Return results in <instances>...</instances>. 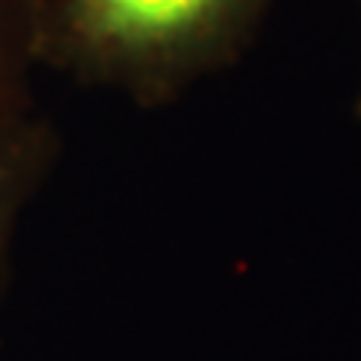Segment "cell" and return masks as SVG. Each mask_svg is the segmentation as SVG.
<instances>
[{"instance_id":"1","label":"cell","mask_w":361,"mask_h":361,"mask_svg":"<svg viewBox=\"0 0 361 361\" xmlns=\"http://www.w3.org/2000/svg\"><path fill=\"white\" fill-rule=\"evenodd\" d=\"M268 9L271 0H49L37 61L160 106L229 66Z\"/></svg>"},{"instance_id":"2","label":"cell","mask_w":361,"mask_h":361,"mask_svg":"<svg viewBox=\"0 0 361 361\" xmlns=\"http://www.w3.org/2000/svg\"><path fill=\"white\" fill-rule=\"evenodd\" d=\"M58 139L37 109L0 118V280L9 262L21 214L49 175Z\"/></svg>"},{"instance_id":"3","label":"cell","mask_w":361,"mask_h":361,"mask_svg":"<svg viewBox=\"0 0 361 361\" xmlns=\"http://www.w3.org/2000/svg\"><path fill=\"white\" fill-rule=\"evenodd\" d=\"M37 63V27L27 0H0V118L33 109L30 73Z\"/></svg>"},{"instance_id":"4","label":"cell","mask_w":361,"mask_h":361,"mask_svg":"<svg viewBox=\"0 0 361 361\" xmlns=\"http://www.w3.org/2000/svg\"><path fill=\"white\" fill-rule=\"evenodd\" d=\"M45 4H49V0H27V9H30V18H33V27H37V45H39V27H42Z\"/></svg>"},{"instance_id":"5","label":"cell","mask_w":361,"mask_h":361,"mask_svg":"<svg viewBox=\"0 0 361 361\" xmlns=\"http://www.w3.org/2000/svg\"><path fill=\"white\" fill-rule=\"evenodd\" d=\"M355 109H358V118H361V90H358V106Z\"/></svg>"}]
</instances>
